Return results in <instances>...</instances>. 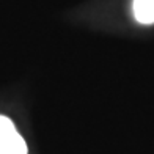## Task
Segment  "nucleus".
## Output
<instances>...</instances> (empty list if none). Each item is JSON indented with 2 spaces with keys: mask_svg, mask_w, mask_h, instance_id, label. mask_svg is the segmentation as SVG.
<instances>
[{
  "mask_svg": "<svg viewBox=\"0 0 154 154\" xmlns=\"http://www.w3.org/2000/svg\"><path fill=\"white\" fill-rule=\"evenodd\" d=\"M27 143L10 118L0 115V154H27Z\"/></svg>",
  "mask_w": 154,
  "mask_h": 154,
  "instance_id": "1",
  "label": "nucleus"
},
{
  "mask_svg": "<svg viewBox=\"0 0 154 154\" xmlns=\"http://www.w3.org/2000/svg\"><path fill=\"white\" fill-rule=\"evenodd\" d=\"M132 13L137 22L145 25L154 24V0H134Z\"/></svg>",
  "mask_w": 154,
  "mask_h": 154,
  "instance_id": "2",
  "label": "nucleus"
}]
</instances>
